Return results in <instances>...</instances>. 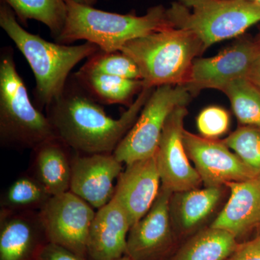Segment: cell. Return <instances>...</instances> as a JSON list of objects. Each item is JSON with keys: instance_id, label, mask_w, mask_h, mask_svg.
<instances>
[{"instance_id": "obj_1", "label": "cell", "mask_w": 260, "mask_h": 260, "mask_svg": "<svg viewBox=\"0 0 260 260\" xmlns=\"http://www.w3.org/2000/svg\"><path fill=\"white\" fill-rule=\"evenodd\" d=\"M155 88H144L119 119L107 114L72 73L60 95L45 108L56 136L75 153H114Z\"/></svg>"}, {"instance_id": "obj_2", "label": "cell", "mask_w": 260, "mask_h": 260, "mask_svg": "<svg viewBox=\"0 0 260 260\" xmlns=\"http://www.w3.org/2000/svg\"><path fill=\"white\" fill-rule=\"evenodd\" d=\"M0 26L31 68L36 79V103L40 110L60 95L73 68L100 50L92 43L66 45L48 42L40 36L27 31L4 2L0 5Z\"/></svg>"}, {"instance_id": "obj_3", "label": "cell", "mask_w": 260, "mask_h": 260, "mask_svg": "<svg viewBox=\"0 0 260 260\" xmlns=\"http://www.w3.org/2000/svg\"><path fill=\"white\" fill-rule=\"evenodd\" d=\"M67 19L58 44L70 45L85 40L106 52L121 51L126 43L153 32L174 27L162 5L150 8L146 14H118L98 10L75 0H64Z\"/></svg>"}, {"instance_id": "obj_4", "label": "cell", "mask_w": 260, "mask_h": 260, "mask_svg": "<svg viewBox=\"0 0 260 260\" xmlns=\"http://www.w3.org/2000/svg\"><path fill=\"white\" fill-rule=\"evenodd\" d=\"M121 51L138 65L144 88H155L185 85L193 62L205 49L194 32L172 27L133 39Z\"/></svg>"}, {"instance_id": "obj_5", "label": "cell", "mask_w": 260, "mask_h": 260, "mask_svg": "<svg viewBox=\"0 0 260 260\" xmlns=\"http://www.w3.org/2000/svg\"><path fill=\"white\" fill-rule=\"evenodd\" d=\"M55 138L47 116L30 102L17 70L13 48L3 47L0 54V143L7 148L32 150Z\"/></svg>"}, {"instance_id": "obj_6", "label": "cell", "mask_w": 260, "mask_h": 260, "mask_svg": "<svg viewBox=\"0 0 260 260\" xmlns=\"http://www.w3.org/2000/svg\"><path fill=\"white\" fill-rule=\"evenodd\" d=\"M167 14L174 28L194 32L206 51L259 22L260 5L251 0H178Z\"/></svg>"}, {"instance_id": "obj_7", "label": "cell", "mask_w": 260, "mask_h": 260, "mask_svg": "<svg viewBox=\"0 0 260 260\" xmlns=\"http://www.w3.org/2000/svg\"><path fill=\"white\" fill-rule=\"evenodd\" d=\"M192 97L184 85L154 89L135 124L114 150L116 158L128 165L155 155L169 115L176 108L187 105Z\"/></svg>"}, {"instance_id": "obj_8", "label": "cell", "mask_w": 260, "mask_h": 260, "mask_svg": "<svg viewBox=\"0 0 260 260\" xmlns=\"http://www.w3.org/2000/svg\"><path fill=\"white\" fill-rule=\"evenodd\" d=\"M95 212L91 205L69 191L51 196L39 215L48 242L88 259L89 232Z\"/></svg>"}, {"instance_id": "obj_9", "label": "cell", "mask_w": 260, "mask_h": 260, "mask_svg": "<svg viewBox=\"0 0 260 260\" xmlns=\"http://www.w3.org/2000/svg\"><path fill=\"white\" fill-rule=\"evenodd\" d=\"M186 106L174 109L168 118L155 153L161 186L173 193L200 188L201 178L190 162L184 143Z\"/></svg>"}, {"instance_id": "obj_10", "label": "cell", "mask_w": 260, "mask_h": 260, "mask_svg": "<svg viewBox=\"0 0 260 260\" xmlns=\"http://www.w3.org/2000/svg\"><path fill=\"white\" fill-rule=\"evenodd\" d=\"M184 143L205 186L222 187L229 183L259 178L222 140L208 139L185 129Z\"/></svg>"}, {"instance_id": "obj_11", "label": "cell", "mask_w": 260, "mask_h": 260, "mask_svg": "<svg viewBox=\"0 0 260 260\" xmlns=\"http://www.w3.org/2000/svg\"><path fill=\"white\" fill-rule=\"evenodd\" d=\"M259 42L241 39L209 58H197L185 86L193 97L205 89L220 90L232 80L247 78L255 59Z\"/></svg>"}, {"instance_id": "obj_12", "label": "cell", "mask_w": 260, "mask_h": 260, "mask_svg": "<svg viewBox=\"0 0 260 260\" xmlns=\"http://www.w3.org/2000/svg\"><path fill=\"white\" fill-rule=\"evenodd\" d=\"M74 152V151H73ZM122 172V162L114 153H73L70 191L95 210L112 200L114 181Z\"/></svg>"}, {"instance_id": "obj_13", "label": "cell", "mask_w": 260, "mask_h": 260, "mask_svg": "<svg viewBox=\"0 0 260 260\" xmlns=\"http://www.w3.org/2000/svg\"><path fill=\"white\" fill-rule=\"evenodd\" d=\"M172 191L161 186L158 198L145 216L130 228L125 255L133 260H158L172 243L170 215Z\"/></svg>"}, {"instance_id": "obj_14", "label": "cell", "mask_w": 260, "mask_h": 260, "mask_svg": "<svg viewBox=\"0 0 260 260\" xmlns=\"http://www.w3.org/2000/svg\"><path fill=\"white\" fill-rule=\"evenodd\" d=\"M160 188L155 155L126 165L118 178L114 197L126 210L133 225L153 206Z\"/></svg>"}, {"instance_id": "obj_15", "label": "cell", "mask_w": 260, "mask_h": 260, "mask_svg": "<svg viewBox=\"0 0 260 260\" xmlns=\"http://www.w3.org/2000/svg\"><path fill=\"white\" fill-rule=\"evenodd\" d=\"M48 242L39 211L0 209V260H38Z\"/></svg>"}, {"instance_id": "obj_16", "label": "cell", "mask_w": 260, "mask_h": 260, "mask_svg": "<svg viewBox=\"0 0 260 260\" xmlns=\"http://www.w3.org/2000/svg\"><path fill=\"white\" fill-rule=\"evenodd\" d=\"M131 226L126 210L113 197L95 212L89 232L88 260H115L125 255Z\"/></svg>"}, {"instance_id": "obj_17", "label": "cell", "mask_w": 260, "mask_h": 260, "mask_svg": "<svg viewBox=\"0 0 260 260\" xmlns=\"http://www.w3.org/2000/svg\"><path fill=\"white\" fill-rule=\"evenodd\" d=\"M230 198L210 226L236 238L260 225V179L229 183Z\"/></svg>"}, {"instance_id": "obj_18", "label": "cell", "mask_w": 260, "mask_h": 260, "mask_svg": "<svg viewBox=\"0 0 260 260\" xmlns=\"http://www.w3.org/2000/svg\"><path fill=\"white\" fill-rule=\"evenodd\" d=\"M32 174L51 195L69 191L73 150L59 138L32 149Z\"/></svg>"}, {"instance_id": "obj_19", "label": "cell", "mask_w": 260, "mask_h": 260, "mask_svg": "<svg viewBox=\"0 0 260 260\" xmlns=\"http://www.w3.org/2000/svg\"><path fill=\"white\" fill-rule=\"evenodd\" d=\"M223 194V186H205L173 193L170 215L173 227L190 232L213 213Z\"/></svg>"}, {"instance_id": "obj_20", "label": "cell", "mask_w": 260, "mask_h": 260, "mask_svg": "<svg viewBox=\"0 0 260 260\" xmlns=\"http://www.w3.org/2000/svg\"><path fill=\"white\" fill-rule=\"evenodd\" d=\"M73 75L80 85L101 104H119L129 107L135 102V95H139L144 88L142 80L90 74L80 70Z\"/></svg>"}, {"instance_id": "obj_21", "label": "cell", "mask_w": 260, "mask_h": 260, "mask_svg": "<svg viewBox=\"0 0 260 260\" xmlns=\"http://www.w3.org/2000/svg\"><path fill=\"white\" fill-rule=\"evenodd\" d=\"M238 246L231 233L210 226L191 238L168 260H227Z\"/></svg>"}, {"instance_id": "obj_22", "label": "cell", "mask_w": 260, "mask_h": 260, "mask_svg": "<svg viewBox=\"0 0 260 260\" xmlns=\"http://www.w3.org/2000/svg\"><path fill=\"white\" fill-rule=\"evenodd\" d=\"M11 8L24 25L35 20L46 25L55 40L64 28L67 19L64 0H2Z\"/></svg>"}, {"instance_id": "obj_23", "label": "cell", "mask_w": 260, "mask_h": 260, "mask_svg": "<svg viewBox=\"0 0 260 260\" xmlns=\"http://www.w3.org/2000/svg\"><path fill=\"white\" fill-rule=\"evenodd\" d=\"M51 195L32 174H24L4 191L1 209L10 211H40Z\"/></svg>"}, {"instance_id": "obj_24", "label": "cell", "mask_w": 260, "mask_h": 260, "mask_svg": "<svg viewBox=\"0 0 260 260\" xmlns=\"http://www.w3.org/2000/svg\"><path fill=\"white\" fill-rule=\"evenodd\" d=\"M220 91L230 101L239 123L260 129L259 88L247 78H239L229 82Z\"/></svg>"}, {"instance_id": "obj_25", "label": "cell", "mask_w": 260, "mask_h": 260, "mask_svg": "<svg viewBox=\"0 0 260 260\" xmlns=\"http://www.w3.org/2000/svg\"><path fill=\"white\" fill-rule=\"evenodd\" d=\"M90 74L107 75L127 79L142 80L138 65L121 51L106 52L99 50L87 59L79 69Z\"/></svg>"}, {"instance_id": "obj_26", "label": "cell", "mask_w": 260, "mask_h": 260, "mask_svg": "<svg viewBox=\"0 0 260 260\" xmlns=\"http://www.w3.org/2000/svg\"><path fill=\"white\" fill-rule=\"evenodd\" d=\"M222 141L254 171L260 179L259 128L240 126Z\"/></svg>"}, {"instance_id": "obj_27", "label": "cell", "mask_w": 260, "mask_h": 260, "mask_svg": "<svg viewBox=\"0 0 260 260\" xmlns=\"http://www.w3.org/2000/svg\"><path fill=\"white\" fill-rule=\"evenodd\" d=\"M197 126L202 137L217 140L229 130L230 116L223 108L215 106L207 107L197 118Z\"/></svg>"}, {"instance_id": "obj_28", "label": "cell", "mask_w": 260, "mask_h": 260, "mask_svg": "<svg viewBox=\"0 0 260 260\" xmlns=\"http://www.w3.org/2000/svg\"><path fill=\"white\" fill-rule=\"evenodd\" d=\"M38 260H88L54 243L48 242L43 247Z\"/></svg>"}, {"instance_id": "obj_29", "label": "cell", "mask_w": 260, "mask_h": 260, "mask_svg": "<svg viewBox=\"0 0 260 260\" xmlns=\"http://www.w3.org/2000/svg\"><path fill=\"white\" fill-rule=\"evenodd\" d=\"M227 260H260V234L249 242L239 244Z\"/></svg>"}, {"instance_id": "obj_30", "label": "cell", "mask_w": 260, "mask_h": 260, "mask_svg": "<svg viewBox=\"0 0 260 260\" xmlns=\"http://www.w3.org/2000/svg\"><path fill=\"white\" fill-rule=\"evenodd\" d=\"M248 79L250 80L254 85L260 88V41L259 49L248 75Z\"/></svg>"}, {"instance_id": "obj_31", "label": "cell", "mask_w": 260, "mask_h": 260, "mask_svg": "<svg viewBox=\"0 0 260 260\" xmlns=\"http://www.w3.org/2000/svg\"><path fill=\"white\" fill-rule=\"evenodd\" d=\"M75 1L80 4L90 5V6H93L97 3V0H75Z\"/></svg>"}, {"instance_id": "obj_32", "label": "cell", "mask_w": 260, "mask_h": 260, "mask_svg": "<svg viewBox=\"0 0 260 260\" xmlns=\"http://www.w3.org/2000/svg\"><path fill=\"white\" fill-rule=\"evenodd\" d=\"M115 260H133V259H130L129 256L124 255V256H121V257H120V258H119V259H116Z\"/></svg>"}, {"instance_id": "obj_33", "label": "cell", "mask_w": 260, "mask_h": 260, "mask_svg": "<svg viewBox=\"0 0 260 260\" xmlns=\"http://www.w3.org/2000/svg\"><path fill=\"white\" fill-rule=\"evenodd\" d=\"M251 1L254 2V3H257V4L260 5V0H251Z\"/></svg>"}]
</instances>
